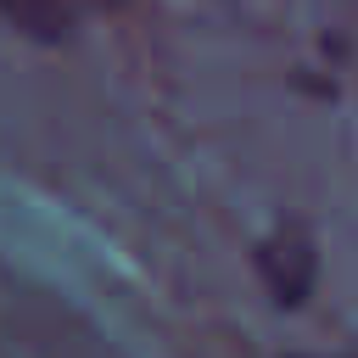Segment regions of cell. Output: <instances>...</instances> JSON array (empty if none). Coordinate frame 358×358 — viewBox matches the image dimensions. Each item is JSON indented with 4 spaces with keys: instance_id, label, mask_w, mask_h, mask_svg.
Wrapping results in <instances>:
<instances>
[{
    "instance_id": "cell-2",
    "label": "cell",
    "mask_w": 358,
    "mask_h": 358,
    "mask_svg": "<svg viewBox=\"0 0 358 358\" xmlns=\"http://www.w3.org/2000/svg\"><path fill=\"white\" fill-rule=\"evenodd\" d=\"M263 268H268V280L280 285V296L296 302L302 285H308V246H285V241H274L268 257H263Z\"/></svg>"
},
{
    "instance_id": "cell-1",
    "label": "cell",
    "mask_w": 358,
    "mask_h": 358,
    "mask_svg": "<svg viewBox=\"0 0 358 358\" xmlns=\"http://www.w3.org/2000/svg\"><path fill=\"white\" fill-rule=\"evenodd\" d=\"M101 0H0V17L17 22L34 39H62L73 22H84Z\"/></svg>"
}]
</instances>
